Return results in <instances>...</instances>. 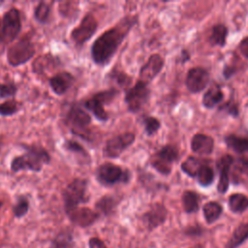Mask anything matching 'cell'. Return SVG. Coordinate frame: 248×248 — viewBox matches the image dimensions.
<instances>
[{
    "label": "cell",
    "instance_id": "cell-1",
    "mask_svg": "<svg viewBox=\"0 0 248 248\" xmlns=\"http://www.w3.org/2000/svg\"><path fill=\"white\" fill-rule=\"evenodd\" d=\"M138 21L137 15L125 16L114 26L102 33L93 42L90 48L93 62L98 66L108 65Z\"/></svg>",
    "mask_w": 248,
    "mask_h": 248
},
{
    "label": "cell",
    "instance_id": "cell-2",
    "mask_svg": "<svg viewBox=\"0 0 248 248\" xmlns=\"http://www.w3.org/2000/svg\"><path fill=\"white\" fill-rule=\"evenodd\" d=\"M25 152L15 157L11 161V170L18 172L20 170H31L40 172L44 165H48L50 162L49 153L42 146L36 144H22Z\"/></svg>",
    "mask_w": 248,
    "mask_h": 248
},
{
    "label": "cell",
    "instance_id": "cell-3",
    "mask_svg": "<svg viewBox=\"0 0 248 248\" xmlns=\"http://www.w3.org/2000/svg\"><path fill=\"white\" fill-rule=\"evenodd\" d=\"M65 125L70 129L71 133L84 140H92V132L89 130L91 124V115L82 108L78 104L73 103L68 107L64 115Z\"/></svg>",
    "mask_w": 248,
    "mask_h": 248
},
{
    "label": "cell",
    "instance_id": "cell-4",
    "mask_svg": "<svg viewBox=\"0 0 248 248\" xmlns=\"http://www.w3.org/2000/svg\"><path fill=\"white\" fill-rule=\"evenodd\" d=\"M95 177L101 185L110 187L116 184H128L132 179V172L129 169L105 162L97 167Z\"/></svg>",
    "mask_w": 248,
    "mask_h": 248
},
{
    "label": "cell",
    "instance_id": "cell-5",
    "mask_svg": "<svg viewBox=\"0 0 248 248\" xmlns=\"http://www.w3.org/2000/svg\"><path fill=\"white\" fill-rule=\"evenodd\" d=\"M119 91L118 89L111 87L106 90L94 93L88 99L83 102V108L90 111L97 120L101 122H106L108 120V112L105 109L104 106L110 104L117 97Z\"/></svg>",
    "mask_w": 248,
    "mask_h": 248
},
{
    "label": "cell",
    "instance_id": "cell-6",
    "mask_svg": "<svg viewBox=\"0 0 248 248\" xmlns=\"http://www.w3.org/2000/svg\"><path fill=\"white\" fill-rule=\"evenodd\" d=\"M88 180L86 178H74L62 191V198L64 202L65 212L73 210L80 203H84L88 201L87 196Z\"/></svg>",
    "mask_w": 248,
    "mask_h": 248
},
{
    "label": "cell",
    "instance_id": "cell-7",
    "mask_svg": "<svg viewBox=\"0 0 248 248\" xmlns=\"http://www.w3.org/2000/svg\"><path fill=\"white\" fill-rule=\"evenodd\" d=\"M35 46L28 37H23L7 49V61L13 67L25 64L35 55Z\"/></svg>",
    "mask_w": 248,
    "mask_h": 248
},
{
    "label": "cell",
    "instance_id": "cell-8",
    "mask_svg": "<svg viewBox=\"0 0 248 248\" xmlns=\"http://www.w3.org/2000/svg\"><path fill=\"white\" fill-rule=\"evenodd\" d=\"M150 98V89L148 84L138 80L133 86L125 91L124 102L130 112H139L148 102Z\"/></svg>",
    "mask_w": 248,
    "mask_h": 248
},
{
    "label": "cell",
    "instance_id": "cell-9",
    "mask_svg": "<svg viewBox=\"0 0 248 248\" xmlns=\"http://www.w3.org/2000/svg\"><path fill=\"white\" fill-rule=\"evenodd\" d=\"M1 23L2 28V45H8L16 39L21 31V16L20 12L12 7L4 13Z\"/></svg>",
    "mask_w": 248,
    "mask_h": 248
},
{
    "label": "cell",
    "instance_id": "cell-10",
    "mask_svg": "<svg viewBox=\"0 0 248 248\" xmlns=\"http://www.w3.org/2000/svg\"><path fill=\"white\" fill-rule=\"evenodd\" d=\"M178 158L179 156L177 148L173 145L167 144L152 155L150 159V165L159 173L163 175H169L171 171L172 164L177 161Z\"/></svg>",
    "mask_w": 248,
    "mask_h": 248
},
{
    "label": "cell",
    "instance_id": "cell-11",
    "mask_svg": "<svg viewBox=\"0 0 248 248\" xmlns=\"http://www.w3.org/2000/svg\"><path fill=\"white\" fill-rule=\"evenodd\" d=\"M136 140V135L132 132H125L108 140L103 147V156L109 159H116L127 150Z\"/></svg>",
    "mask_w": 248,
    "mask_h": 248
},
{
    "label": "cell",
    "instance_id": "cell-12",
    "mask_svg": "<svg viewBox=\"0 0 248 248\" xmlns=\"http://www.w3.org/2000/svg\"><path fill=\"white\" fill-rule=\"evenodd\" d=\"M97 28L98 21L96 17L91 13H87L81 18L79 24L71 31V40L76 46H82L94 36Z\"/></svg>",
    "mask_w": 248,
    "mask_h": 248
},
{
    "label": "cell",
    "instance_id": "cell-13",
    "mask_svg": "<svg viewBox=\"0 0 248 248\" xmlns=\"http://www.w3.org/2000/svg\"><path fill=\"white\" fill-rule=\"evenodd\" d=\"M209 73L201 67H195L188 71L185 83L191 93H199L203 90L209 83Z\"/></svg>",
    "mask_w": 248,
    "mask_h": 248
},
{
    "label": "cell",
    "instance_id": "cell-14",
    "mask_svg": "<svg viewBox=\"0 0 248 248\" xmlns=\"http://www.w3.org/2000/svg\"><path fill=\"white\" fill-rule=\"evenodd\" d=\"M163 67H164L163 57L158 53L151 54L147 59V61L141 66L140 70V73H139L140 80L148 84L159 75Z\"/></svg>",
    "mask_w": 248,
    "mask_h": 248
},
{
    "label": "cell",
    "instance_id": "cell-15",
    "mask_svg": "<svg viewBox=\"0 0 248 248\" xmlns=\"http://www.w3.org/2000/svg\"><path fill=\"white\" fill-rule=\"evenodd\" d=\"M66 214L72 223L82 228L91 226L99 218V213L88 207H77Z\"/></svg>",
    "mask_w": 248,
    "mask_h": 248
},
{
    "label": "cell",
    "instance_id": "cell-16",
    "mask_svg": "<svg viewBox=\"0 0 248 248\" xmlns=\"http://www.w3.org/2000/svg\"><path fill=\"white\" fill-rule=\"evenodd\" d=\"M168 215V210L162 203H154L143 215L142 221L149 230L156 229L162 225Z\"/></svg>",
    "mask_w": 248,
    "mask_h": 248
},
{
    "label": "cell",
    "instance_id": "cell-17",
    "mask_svg": "<svg viewBox=\"0 0 248 248\" xmlns=\"http://www.w3.org/2000/svg\"><path fill=\"white\" fill-rule=\"evenodd\" d=\"M233 164V158L226 154L222 156L216 163V168L219 170V182L217 190L219 193L224 194L228 191L230 185V170Z\"/></svg>",
    "mask_w": 248,
    "mask_h": 248
},
{
    "label": "cell",
    "instance_id": "cell-18",
    "mask_svg": "<svg viewBox=\"0 0 248 248\" xmlns=\"http://www.w3.org/2000/svg\"><path fill=\"white\" fill-rule=\"evenodd\" d=\"M75 80L74 76L69 72H59L49 78L48 83L49 87L53 91L54 94L61 96L64 95L73 85Z\"/></svg>",
    "mask_w": 248,
    "mask_h": 248
},
{
    "label": "cell",
    "instance_id": "cell-19",
    "mask_svg": "<svg viewBox=\"0 0 248 248\" xmlns=\"http://www.w3.org/2000/svg\"><path fill=\"white\" fill-rule=\"evenodd\" d=\"M214 140L210 136L196 134L191 140V148L199 155H209L213 151Z\"/></svg>",
    "mask_w": 248,
    "mask_h": 248
},
{
    "label": "cell",
    "instance_id": "cell-20",
    "mask_svg": "<svg viewBox=\"0 0 248 248\" xmlns=\"http://www.w3.org/2000/svg\"><path fill=\"white\" fill-rule=\"evenodd\" d=\"M59 59L51 53H46L38 56L32 63L33 72L39 75L45 74L47 71H52L59 64Z\"/></svg>",
    "mask_w": 248,
    "mask_h": 248
},
{
    "label": "cell",
    "instance_id": "cell-21",
    "mask_svg": "<svg viewBox=\"0 0 248 248\" xmlns=\"http://www.w3.org/2000/svg\"><path fill=\"white\" fill-rule=\"evenodd\" d=\"M109 81L115 83L117 86H119L122 89H129L131 87V84L133 82V78L126 74L124 71L119 70L117 68L111 69L106 77Z\"/></svg>",
    "mask_w": 248,
    "mask_h": 248
},
{
    "label": "cell",
    "instance_id": "cell-22",
    "mask_svg": "<svg viewBox=\"0 0 248 248\" xmlns=\"http://www.w3.org/2000/svg\"><path fill=\"white\" fill-rule=\"evenodd\" d=\"M119 202V199L111 196V195H106L101 197L95 203V207L98 211V213H103L106 216H108L112 214Z\"/></svg>",
    "mask_w": 248,
    "mask_h": 248
},
{
    "label": "cell",
    "instance_id": "cell-23",
    "mask_svg": "<svg viewBox=\"0 0 248 248\" xmlns=\"http://www.w3.org/2000/svg\"><path fill=\"white\" fill-rule=\"evenodd\" d=\"M225 142L236 153L242 154L248 152V136H238L235 134H230L225 137Z\"/></svg>",
    "mask_w": 248,
    "mask_h": 248
},
{
    "label": "cell",
    "instance_id": "cell-24",
    "mask_svg": "<svg viewBox=\"0 0 248 248\" xmlns=\"http://www.w3.org/2000/svg\"><path fill=\"white\" fill-rule=\"evenodd\" d=\"M224 99L223 91L219 85H214L210 87L202 97V105L206 108H213Z\"/></svg>",
    "mask_w": 248,
    "mask_h": 248
},
{
    "label": "cell",
    "instance_id": "cell-25",
    "mask_svg": "<svg viewBox=\"0 0 248 248\" xmlns=\"http://www.w3.org/2000/svg\"><path fill=\"white\" fill-rule=\"evenodd\" d=\"M248 238V223L239 224L233 231L231 238L226 244V248H237Z\"/></svg>",
    "mask_w": 248,
    "mask_h": 248
},
{
    "label": "cell",
    "instance_id": "cell-26",
    "mask_svg": "<svg viewBox=\"0 0 248 248\" xmlns=\"http://www.w3.org/2000/svg\"><path fill=\"white\" fill-rule=\"evenodd\" d=\"M229 207L234 213H242L248 208V197L235 193L229 198Z\"/></svg>",
    "mask_w": 248,
    "mask_h": 248
},
{
    "label": "cell",
    "instance_id": "cell-27",
    "mask_svg": "<svg viewBox=\"0 0 248 248\" xmlns=\"http://www.w3.org/2000/svg\"><path fill=\"white\" fill-rule=\"evenodd\" d=\"M203 216L208 224L214 223L222 214L223 207L219 202H206L202 207Z\"/></svg>",
    "mask_w": 248,
    "mask_h": 248
},
{
    "label": "cell",
    "instance_id": "cell-28",
    "mask_svg": "<svg viewBox=\"0 0 248 248\" xmlns=\"http://www.w3.org/2000/svg\"><path fill=\"white\" fill-rule=\"evenodd\" d=\"M228 28L224 24H215L211 29L209 41L213 46H224L226 45Z\"/></svg>",
    "mask_w": 248,
    "mask_h": 248
},
{
    "label": "cell",
    "instance_id": "cell-29",
    "mask_svg": "<svg viewBox=\"0 0 248 248\" xmlns=\"http://www.w3.org/2000/svg\"><path fill=\"white\" fill-rule=\"evenodd\" d=\"M182 205L187 213H193L199 210V195L194 191H185L182 194Z\"/></svg>",
    "mask_w": 248,
    "mask_h": 248
},
{
    "label": "cell",
    "instance_id": "cell-30",
    "mask_svg": "<svg viewBox=\"0 0 248 248\" xmlns=\"http://www.w3.org/2000/svg\"><path fill=\"white\" fill-rule=\"evenodd\" d=\"M205 164L202 163V160L194 157V156H189L182 164H181V170L189 176L191 177H196L199 170L201 167Z\"/></svg>",
    "mask_w": 248,
    "mask_h": 248
},
{
    "label": "cell",
    "instance_id": "cell-31",
    "mask_svg": "<svg viewBox=\"0 0 248 248\" xmlns=\"http://www.w3.org/2000/svg\"><path fill=\"white\" fill-rule=\"evenodd\" d=\"M63 148L71 153H74L78 156L82 157L84 160H86L87 162L90 161V155L87 152V150L77 140H66L63 144H62Z\"/></svg>",
    "mask_w": 248,
    "mask_h": 248
},
{
    "label": "cell",
    "instance_id": "cell-32",
    "mask_svg": "<svg viewBox=\"0 0 248 248\" xmlns=\"http://www.w3.org/2000/svg\"><path fill=\"white\" fill-rule=\"evenodd\" d=\"M51 7L48 3L41 1L34 9V18L42 24H46L49 20Z\"/></svg>",
    "mask_w": 248,
    "mask_h": 248
},
{
    "label": "cell",
    "instance_id": "cell-33",
    "mask_svg": "<svg viewBox=\"0 0 248 248\" xmlns=\"http://www.w3.org/2000/svg\"><path fill=\"white\" fill-rule=\"evenodd\" d=\"M197 179L200 185L207 187L212 184L214 180V171L207 164H203L197 173Z\"/></svg>",
    "mask_w": 248,
    "mask_h": 248
},
{
    "label": "cell",
    "instance_id": "cell-34",
    "mask_svg": "<svg viewBox=\"0 0 248 248\" xmlns=\"http://www.w3.org/2000/svg\"><path fill=\"white\" fill-rule=\"evenodd\" d=\"M19 105L15 99H9L0 104V115L12 116L19 111Z\"/></svg>",
    "mask_w": 248,
    "mask_h": 248
},
{
    "label": "cell",
    "instance_id": "cell-35",
    "mask_svg": "<svg viewBox=\"0 0 248 248\" xmlns=\"http://www.w3.org/2000/svg\"><path fill=\"white\" fill-rule=\"evenodd\" d=\"M29 209V200L26 196H19L16 202L13 206V213L16 217H23Z\"/></svg>",
    "mask_w": 248,
    "mask_h": 248
},
{
    "label": "cell",
    "instance_id": "cell-36",
    "mask_svg": "<svg viewBox=\"0 0 248 248\" xmlns=\"http://www.w3.org/2000/svg\"><path fill=\"white\" fill-rule=\"evenodd\" d=\"M144 132L147 136H153L161 128V122L159 119L153 116H145L143 118Z\"/></svg>",
    "mask_w": 248,
    "mask_h": 248
},
{
    "label": "cell",
    "instance_id": "cell-37",
    "mask_svg": "<svg viewBox=\"0 0 248 248\" xmlns=\"http://www.w3.org/2000/svg\"><path fill=\"white\" fill-rule=\"evenodd\" d=\"M17 85L15 82H2L0 83V98L14 99L17 92Z\"/></svg>",
    "mask_w": 248,
    "mask_h": 248
},
{
    "label": "cell",
    "instance_id": "cell-38",
    "mask_svg": "<svg viewBox=\"0 0 248 248\" xmlns=\"http://www.w3.org/2000/svg\"><path fill=\"white\" fill-rule=\"evenodd\" d=\"M219 109L222 110V111L227 112L228 114H230L233 117H237L238 114H239L238 106L233 100H229L228 102L224 103L222 106L219 107Z\"/></svg>",
    "mask_w": 248,
    "mask_h": 248
},
{
    "label": "cell",
    "instance_id": "cell-39",
    "mask_svg": "<svg viewBox=\"0 0 248 248\" xmlns=\"http://www.w3.org/2000/svg\"><path fill=\"white\" fill-rule=\"evenodd\" d=\"M234 170L240 173L248 175V158L246 157L238 158L235 162Z\"/></svg>",
    "mask_w": 248,
    "mask_h": 248
},
{
    "label": "cell",
    "instance_id": "cell-40",
    "mask_svg": "<svg viewBox=\"0 0 248 248\" xmlns=\"http://www.w3.org/2000/svg\"><path fill=\"white\" fill-rule=\"evenodd\" d=\"M78 3H74V2H62L60 4V7H59V10H60V13L61 15H63V16H66V17H69V11H78V7L75 6V5H78Z\"/></svg>",
    "mask_w": 248,
    "mask_h": 248
},
{
    "label": "cell",
    "instance_id": "cell-41",
    "mask_svg": "<svg viewBox=\"0 0 248 248\" xmlns=\"http://www.w3.org/2000/svg\"><path fill=\"white\" fill-rule=\"evenodd\" d=\"M238 50L240 51V53L248 59V37H245L244 39H242V41L239 43L238 45Z\"/></svg>",
    "mask_w": 248,
    "mask_h": 248
},
{
    "label": "cell",
    "instance_id": "cell-42",
    "mask_svg": "<svg viewBox=\"0 0 248 248\" xmlns=\"http://www.w3.org/2000/svg\"><path fill=\"white\" fill-rule=\"evenodd\" d=\"M88 244H89V248H107L105 243L97 237L90 238Z\"/></svg>",
    "mask_w": 248,
    "mask_h": 248
},
{
    "label": "cell",
    "instance_id": "cell-43",
    "mask_svg": "<svg viewBox=\"0 0 248 248\" xmlns=\"http://www.w3.org/2000/svg\"><path fill=\"white\" fill-rule=\"evenodd\" d=\"M202 232V230L199 226H192L185 230V233L188 235H201Z\"/></svg>",
    "mask_w": 248,
    "mask_h": 248
},
{
    "label": "cell",
    "instance_id": "cell-44",
    "mask_svg": "<svg viewBox=\"0 0 248 248\" xmlns=\"http://www.w3.org/2000/svg\"><path fill=\"white\" fill-rule=\"evenodd\" d=\"M235 72H236V70H235V68H234L233 66L226 65V66L224 67V70H223V75H224L225 78L229 79V78H231V77H232Z\"/></svg>",
    "mask_w": 248,
    "mask_h": 248
},
{
    "label": "cell",
    "instance_id": "cell-45",
    "mask_svg": "<svg viewBox=\"0 0 248 248\" xmlns=\"http://www.w3.org/2000/svg\"><path fill=\"white\" fill-rule=\"evenodd\" d=\"M190 59V53L187 49H182L180 54H179V58H178V61L179 63L181 64H184L185 62H187L188 60Z\"/></svg>",
    "mask_w": 248,
    "mask_h": 248
},
{
    "label": "cell",
    "instance_id": "cell-46",
    "mask_svg": "<svg viewBox=\"0 0 248 248\" xmlns=\"http://www.w3.org/2000/svg\"><path fill=\"white\" fill-rule=\"evenodd\" d=\"M1 23H2V18L0 17V44L2 43V28H1Z\"/></svg>",
    "mask_w": 248,
    "mask_h": 248
},
{
    "label": "cell",
    "instance_id": "cell-47",
    "mask_svg": "<svg viewBox=\"0 0 248 248\" xmlns=\"http://www.w3.org/2000/svg\"><path fill=\"white\" fill-rule=\"evenodd\" d=\"M191 248H203L202 245H200V244H198V245H196V246H193V247H191Z\"/></svg>",
    "mask_w": 248,
    "mask_h": 248
},
{
    "label": "cell",
    "instance_id": "cell-48",
    "mask_svg": "<svg viewBox=\"0 0 248 248\" xmlns=\"http://www.w3.org/2000/svg\"><path fill=\"white\" fill-rule=\"evenodd\" d=\"M53 248H61V245H59V244H57V243H56V244L54 245V247H53Z\"/></svg>",
    "mask_w": 248,
    "mask_h": 248
},
{
    "label": "cell",
    "instance_id": "cell-49",
    "mask_svg": "<svg viewBox=\"0 0 248 248\" xmlns=\"http://www.w3.org/2000/svg\"><path fill=\"white\" fill-rule=\"evenodd\" d=\"M2 205H3V202H2V201L0 200V208H1V206H2Z\"/></svg>",
    "mask_w": 248,
    "mask_h": 248
},
{
    "label": "cell",
    "instance_id": "cell-50",
    "mask_svg": "<svg viewBox=\"0 0 248 248\" xmlns=\"http://www.w3.org/2000/svg\"><path fill=\"white\" fill-rule=\"evenodd\" d=\"M3 3H4V2H3V1H0V7H1V5H2V4H3Z\"/></svg>",
    "mask_w": 248,
    "mask_h": 248
},
{
    "label": "cell",
    "instance_id": "cell-51",
    "mask_svg": "<svg viewBox=\"0 0 248 248\" xmlns=\"http://www.w3.org/2000/svg\"><path fill=\"white\" fill-rule=\"evenodd\" d=\"M1 144H2V141H1V140H0V147H1Z\"/></svg>",
    "mask_w": 248,
    "mask_h": 248
}]
</instances>
